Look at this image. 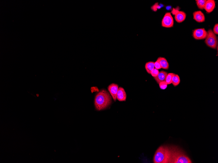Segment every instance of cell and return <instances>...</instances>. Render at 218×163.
<instances>
[{
	"instance_id": "cell-1",
	"label": "cell",
	"mask_w": 218,
	"mask_h": 163,
	"mask_svg": "<svg viewBox=\"0 0 218 163\" xmlns=\"http://www.w3.org/2000/svg\"><path fill=\"white\" fill-rule=\"evenodd\" d=\"M112 98L110 94L105 90L100 91L96 95L95 99V105L98 111L107 108L111 104Z\"/></svg>"
},
{
	"instance_id": "cell-2",
	"label": "cell",
	"mask_w": 218,
	"mask_h": 163,
	"mask_svg": "<svg viewBox=\"0 0 218 163\" xmlns=\"http://www.w3.org/2000/svg\"><path fill=\"white\" fill-rule=\"evenodd\" d=\"M170 163H192V161L185 152L177 146L171 147Z\"/></svg>"
},
{
	"instance_id": "cell-3",
	"label": "cell",
	"mask_w": 218,
	"mask_h": 163,
	"mask_svg": "<svg viewBox=\"0 0 218 163\" xmlns=\"http://www.w3.org/2000/svg\"><path fill=\"white\" fill-rule=\"evenodd\" d=\"M171 147L162 146L158 148L153 158L154 163H170Z\"/></svg>"
},
{
	"instance_id": "cell-4",
	"label": "cell",
	"mask_w": 218,
	"mask_h": 163,
	"mask_svg": "<svg viewBox=\"0 0 218 163\" xmlns=\"http://www.w3.org/2000/svg\"><path fill=\"white\" fill-rule=\"evenodd\" d=\"M208 34L205 38V43L208 47L213 49H216L218 46L217 37L212 30H209Z\"/></svg>"
},
{
	"instance_id": "cell-5",
	"label": "cell",
	"mask_w": 218,
	"mask_h": 163,
	"mask_svg": "<svg viewBox=\"0 0 218 163\" xmlns=\"http://www.w3.org/2000/svg\"><path fill=\"white\" fill-rule=\"evenodd\" d=\"M174 20L171 13L167 12L165 13L162 21V26L165 28H171L174 25Z\"/></svg>"
},
{
	"instance_id": "cell-6",
	"label": "cell",
	"mask_w": 218,
	"mask_h": 163,
	"mask_svg": "<svg viewBox=\"0 0 218 163\" xmlns=\"http://www.w3.org/2000/svg\"><path fill=\"white\" fill-rule=\"evenodd\" d=\"M208 34L204 28H199L193 31V36L196 40L205 39Z\"/></svg>"
},
{
	"instance_id": "cell-7",
	"label": "cell",
	"mask_w": 218,
	"mask_h": 163,
	"mask_svg": "<svg viewBox=\"0 0 218 163\" xmlns=\"http://www.w3.org/2000/svg\"><path fill=\"white\" fill-rule=\"evenodd\" d=\"M118 85L114 83H112L109 86L108 89L112 96L114 101H116L117 99V93L118 90Z\"/></svg>"
},
{
	"instance_id": "cell-8",
	"label": "cell",
	"mask_w": 218,
	"mask_h": 163,
	"mask_svg": "<svg viewBox=\"0 0 218 163\" xmlns=\"http://www.w3.org/2000/svg\"><path fill=\"white\" fill-rule=\"evenodd\" d=\"M193 19L198 23L204 22L205 18L204 14L201 11H196L193 13Z\"/></svg>"
},
{
	"instance_id": "cell-9",
	"label": "cell",
	"mask_w": 218,
	"mask_h": 163,
	"mask_svg": "<svg viewBox=\"0 0 218 163\" xmlns=\"http://www.w3.org/2000/svg\"><path fill=\"white\" fill-rule=\"evenodd\" d=\"M216 7V2L214 0H207L204 9L208 13L212 12Z\"/></svg>"
},
{
	"instance_id": "cell-10",
	"label": "cell",
	"mask_w": 218,
	"mask_h": 163,
	"mask_svg": "<svg viewBox=\"0 0 218 163\" xmlns=\"http://www.w3.org/2000/svg\"><path fill=\"white\" fill-rule=\"evenodd\" d=\"M168 73L164 71H161L159 72L157 76L153 77L154 79L156 81V83L159 84L161 82L166 81V77L168 75Z\"/></svg>"
},
{
	"instance_id": "cell-11",
	"label": "cell",
	"mask_w": 218,
	"mask_h": 163,
	"mask_svg": "<svg viewBox=\"0 0 218 163\" xmlns=\"http://www.w3.org/2000/svg\"><path fill=\"white\" fill-rule=\"evenodd\" d=\"M186 14L183 11H177L175 14V19L178 23H181L185 20Z\"/></svg>"
},
{
	"instance_id": "cell-12",
	"label": "cell",
	"mask_w": 218,
	"mask_h": 163,
	"mask_svg": "<svg viewBox=\"0 0 218 163\" xmlns=\"http://www.w3.org/2000/svg\"><path fill=\"white\" fill-rule=\"evenodd\" d=\"M126 94L124 88L122 87L119 88L117 93V99L119 101H125Z\"/></svg>"
},
{
	"instance_id": "cell-13",
	"label": "cell",
	"mask_w": 218,
	"mask_h": 163,
	"mask_svg": "<svg viewBox=\"0 0 218 163\" xmlns=\"http://www.w3.org/2000/svg\"><path fill=\"white\" fill-rule=\"evenodd\" d=\"M159 58L162 69L168 70L169 68V64L167 59L162 57H159Z\"/></svg>"
},
{
	"instance_id": "cell-14",
	"label": "cell",
	"mask_w": 218,
	"mask_h": 163,
	"mask_svg": "<svg viewBox=\"0 0 218 163\" xmlns=\"http://www.w3.org/2000/svg\"><path fill=\"white\" fill-rule=\"evenodd\" d=\"M145 69L147 72L151 74V72L155 69L154 62L150 61L146 63L145 65Z\"/></svg>"
},
{
	"instance_id": "cell-15",
	"label": "cell",
	"mask_w": 218,
	"mask_h": 163,
	"mask_svg": "<svg viewBox=\"0 0 218 163\" xmlns=\"http://www.w3.org/2000/svg\"><path fill=\"white\" fill-rule=\"evenodd\" d=\"M180 79L179 76L177 74H175L172 79V84L174 87L178 86L180 83Z\"/></svg>"
},
{
	"instance_id": "cell-16",
	"label": "cell",
	"mask_w": 218,
	"mask_h": 163,
	"mask_svg": "<svg viewBox=\"0 0 218 163\" xmlns=\"http://www.w3.org/2000/svg\"><path fill=\"white\" fill-rule=\"evenodd\" d=\"M196 5L199 9H204L207 0H196Z\"/></svg>"
},
{
	"instance_id": "cell-17",
	"label": "cell",
	"mask_w": 218,
	"mask_h": 163,
	"mask_svg": "<svg viewBox=\"0 0 218 163\" xmlns=\"http://www.w3.org/2000/svg\"><path fill=\"white\" fill-rule=\"evenodd\" d=\"M175 74L169 73L168 74L166 77V82L168 85L171 84L172 83V79Z\"/></svg>"
},
{
	"instance_id": "cell-18",
	"label": "cell",
	"mask_w": 218,
	"mask_h": 163,
	"mask_svg": "<svg viewBox=\"0 0 218 163\" xmlns=\"http://www.w3.org/2000/svg\"><path fill=\"white\" fill-rule=\"evenodd\" d=\"M159 84L161 89L163 90L166 89L168 85L166 81H163V82H161Z\"/></svg>"
},
{
	"instance_id": "cell-19",
	"label": "cell",
	"mask_w": 218,
	"mask_h": 163,
	"mask_svg": "<svg viewBox=\"0 0 218 163\" xmlns=\"http://www.w3.org/2000/svg\"><path fill=\"white\" fill-rule=\"evenodd\" d=\"M154 67L155 69L157 70L160 69L162 68L159 58H158L156 61L154 62Z\"/></svg>"
},
{
	"instance_id": "cell-20",
	"label": "cell",
	"mask_w": 218,
	"mask_h": 163,
	"mask_svg": "<svg viewBox=\"0 0 218 163\" xmlns=\"http://www.w3.org/2000/svg\"><path fill=\"white\" fill-rule=\"evenodd\" d=\"M159 72V70H157L156 69H154L151 72V74L152 76L153 77H156L158 75Z\"/></svg>"
},
{
	"instance_id": "cell-21",
	"label": "cell",
	"mask_w": 218,
	"mask_h": 163,
	"mask_svg": "<svg viewBox=\"0 0 218 163\" xmlns=\"http://www.w3.org/2000/svg\"><path fill=\"white\" fill-rule=\"evenodd\" d=\"M214 33L216 35L218 34V24H216L214 26L213 31Z\"/></svg>"
}]
</instances>
